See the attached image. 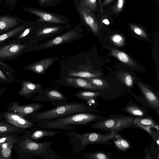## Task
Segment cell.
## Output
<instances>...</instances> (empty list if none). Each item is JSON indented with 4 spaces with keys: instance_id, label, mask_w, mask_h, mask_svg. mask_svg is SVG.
Masks as SVG:
<instances>
[{
    "instance_id": "cell-1",
    "label": "cell",
    "mask_w": 159,
    "mask_h": 159,
    "mask_svg": "<svg viewBox=\"0 0 159 159\" xmlns=\"http://www.w3.org/2000/svg\"><path fill=\"white\" fill-rule=\"evenodd\" d=\"M53 143L52 141L43 142L33 141L24 134L20 136L13 148L18 156V159H34L33 156L44 159H55L59 156L50 148Z\"/></svg>"
},
{
    "instance_id": "cell-2",
    "label": "cell",
    "mask_w": 159,
    "mask_h": 159,
    "mask_svg": "<svg viewBox=\"0 0 159 159\" xmlns=\"http://www.w3.org/2000/svg\"><path fill=\"white\" fill-rule=\"evenodd\" d=\"M104 117L93 112L78 113L52 120L35 122L38 126L46 129L72 131L76 127L72 125L85 126Z\"/></svg>"
},
{
    "instance_id": "cell-3",
    "label": "cell",
    "mask_w": 159,
    "mask_h": 159,
    "mask_svg": "<svg viewBox=\"0 0 159 159\" xmlns=\"http://www.w3.org/2000/svg\"><path fill=\"white\" fill-rule=\"evenodd\" d=\"M93 107L87 103L70 102L50 110L38 111L25 118L35 123L41 120H52L82 112H93Z\"/></svg>"
},
{
    "instance_id": "cell-4",
    "label": "cell",
    "mask_w": 159,
    "mask_h": 159,
    "mask_svg": "<svg viewBox=\"0 0 159 159\" xmlns=\"http://www.w3.org/2000/svg\"><path fill=\"white\" fill-rule=\"evenodd\" d=\"M61 134L69 136L71 144V149L75 152L82 151L90 145L111 144L112 143L110 141L113 140L115 137L114 134L111 133L101 134L95 132H86L80 134L70 131Z\"/></svg>"
},
{
    "instance_id": "cell-5",
    "label": "cell",
    "mask_w": 159,
    "mask_h": 159,
    "mask_svg": "<svg viewBox=\"0 0 159 159\" xmlns=\"http://www.w3.org/2000/svg\"><path fill=\"white\" fill-rule=\"evenodd\" d=\"M134 118L131 116L112 115L94 122L91 127L93 129L109 131L116 134L134 124Z\"/></svg>"
},
{
    "instance_id": "cell-6",
    "label": "cell",
    "mask_w": 159,
    "mask_h": 159,
    "mask_svg": "<svg viewBox=\"0 0 159 159\" xmlns=\"http://www.w3.org/2000/svg\"><path fill=\"white\" fill-rule=\"evenodd\" d=\"M36 23L33 34L26 41L28 43L34 44L40 38L56 35L70 26V25H64L44 22Z\"/></svg>"
},
{
    "instance_id": "cell-7",
    "label": "cell",
    "mask_w": 159,
    "mask_h": 159,
    "mask_svg": "<svg viewBox=\"0 0 159 159\" xmlns=\"http://www.w3.org/2000/svg\"><path fill=\"white\" fill-rule=\"evenodd\" d=\"M35 46L27 42L7 44L0 47V60H14L26 52L33 51Z\"/></svg>"
},
{
    "instance_id": "cell-8",
    "label": "cell",
    "mask_w": 159,
    "mask_h": 159,
    "mask_svg": "<svg viewBox=\"0 0 159 159\" xmlns=\"http://www.w3.org/2000/svg\"><path fill=\"white\" fill-rule=\"evenodd\" d=\"M23 9L37 16L35 22H44L64 25H70L68 18L62 15L44 10L34 7H24Z\"/></svg>"
},
{
    "instance_id": "cell-9",
    "label": "cell",
    "mask_w": 159,
    "mask_h": 159,
    "mask_svg": "<svg viewBox=\"0 0 159 159\" xmlns=\"http://www.w3.org/2000/svg\"><path fill=\"white\" fill-rule=\"evenodd\" d=\"M68 98L59 90L47 89L42 90L39 94L32 98L31 101L50 102L56 107L68 103Z\"/></svg>"
},
{
    "instance_id": "cell-10",
    "label": "cell",
    "mask_w": 159,
    "mask_h": 159,
    "mask_svg": "<svg viewBox=\"0 0 159 159\" xmlns=\"http://www.w3.org/2000/svg\"><path fill=\"white\" fill-rule=\"evenodd\" d=\"M1 112L4 120L21 129L25 130L38 126L36 123L26 119L18 113L7 111Z\"/></svg>"
},
{
    "instance_id": "cell-11",
    "label": "cell",
    "mask_w": 159,
    "mask_h": 159,
    "mask_svg": "<svg viewBox=\"0 0 159 159\" xmlns=\"http://www.w3.org/2000/svg\"><path fill=\"white\" fill-rule=\"evenodd\" d=\"M20 136L5 134L0 136V159H11L13 149Z\"/></svg>"
},
{
    "instance_id": "cell-12",
    "label": "cell",
    "mask_w": 159,
    "mask_h": 159,
    "mask_svg": "<svg viewBox=\"0 0 159 159\" xmlns=\"http://www.w3.org/2000/svg\"><path fill=\"white\" fill-rule=\"evenodd\" d=\"M43 105L38 103H32L20 105L18 101L10 103L8 106L7 111L18 113L25 118L33 113L39 111Z\"/></svg>"
},
{
    "instance_id": "cell-13",
    "label": "cell",
    "mask_w": 159,
    "mask_h": 159,
    "mask_svg": "<svg viewBox=\"0 0 159 159\" xmlns=\"http://www.w3.org/2000/svg\"><path fill=\"white\" fill-rule=\"evenodd\" d=\"M77 11L81 20L95 33H98V25L97 20L80 0L77 6Z\"/></svg>"
},
{
    "instance_id": "cell-14",
    "label": "cell",
    "mask_w": 159,
    "mask_h": 159,
    "mask_svg": "<svg viewBox=\"0 0 159 159\" xmlns=\"http://www.w3.org/2000/svg\"><path fill=\"white\" fill-rule=\"evenodd\" d=\"M82 29L76 27L68 30L65 33L61 34L44 43L43 48H48L57 46L70 41L78 36L82 33Z\"/></svg>"
},
{
    "instance_id": "cell-15",
    "label": "cell",
    "mask_w": 159,
    "mask_h": 159,
    "mask_svg": "<svg viewBox=\"0 0 159 159\" xmlns=\"http://www.w3.org/2000/svg\"><path fill=\"white\" fill-rule=\"evenodd\" d=\"M21 87L18 94L25 99L30 98L37 93H40L43 87L42 85L39 84L33 83L27 80L21 82Z\"/></svg>"
},
{
    "instance_id": "cell-16",
    "label": "cell",
    "mask_w": 159,
    "mask_h": 159,
    "mask_svg": "<svg viewBox=\"0 0 159 159\" xmlns=\"http://www.w3.org/2000/svg\"><path fill=\"white\" fill-rule=\"evenodd\" d=\"M25 134L31 140L39 142V140L43 138L53 137L61 132L56 130H48L38 126H34L30 130H26Z\"/></svg>"
},
{
    "instance_id": "cell-17",
    "label": "cell",
    "mask_w": 159,
    "mask_h": 159,
    "mask_svg": "<svg viewBox=\"0 0 159 159\" xmlns=\"http://www.w3.org/2000/svg\"><path fill=\"white\" fill-rule=\"evenodd\" d=\"M25 21L16 16H0V34L12 30Z\"/></svg>"
},
{
    "instance_id": "cell-18",
    "label": "cell",
    "mask_w": 159,
    "mask_h": 159,
    "mask_svg": "<svg viewBox=\"0 0 159 159\" xmlns=\"http://www.w3.org/2000/svg\"><path fill=\"white\" fill-rule=\"evenodd\" d=\"M53 61V59L51 58L44 59L25 66L23 70H31L38 74H43Z\"/></svg>"
},
{
    "instance_id": "cell-19",
    "label": "cell",
    "mask_w": 159,
    "mask_h": 159,
    "mask_svg": "<svg viewBox=\"0 0 159 159\" xmlns=\"http://www.w3.org/2000/svg\"><path fill=\"white\" fill-rule=\"evenodd\" d=\"M36 23L35 21H30V24L24 30L16 37L8 41L6 44L26 42L33 34Z\"/></svg>"
},
{
    "instance_id": "cell-20",
    "label": "cell",
    "mask_w": 159,
    "mask_h": 159,
    "mask_svg": "<svg viewBox=\"0 0 159 159\" xmlns=\"http://www.w3.org/2000/svg\"><path fill=\"white\" fill-rule=\"evenodd\" d=\"M138 85L143 94L147 103L157 111L159 114V99L158 97L152 90L140 83Z\"/></svg>"
},
{
    "instance_id": "cell-21",
    "label": "cell",
    "mask_w": 159,
    "mask_h": 159,
    "mask_svg": "<svg viewBox=\"0 0 159 159\" xmlns=\"http://www.w3.org/2000/svg\"><path fill=\"white\" fill-rule=\"evenodd\" d=\"M30 22L25 21L12 30L0 34V47L6 44L8 41L16 37L28 26Z\"/></svg>"
},
{
    "instance_id": "cell-22",
    "label": "cell",
    "mask_w": 159,
    "mask_h": 159,
    "mask_svg": "<svg viewBox=\"0 0 159 159\" xmlns=\"http://www.w3.org/2000/svg\"><path fill=\"white\" fill-rule=\"evenodd\" d=\"M66 82L68 86L77 88L91 90L101 89L94 85L87 79L81 78H67Z\"/></svg>"
},
{
    "instance_id": "cell-23",
    "label": "cell",
    "mask_w": 159,
    "mask_h": 159,
    "mask_svg": "<svg viewBox=\"0 0 159 159\" xmlns=\"http://www.w3.org/2000/svg\"><path fill=\"white\" fill-rule=\"evenodd\" d=\"M134 124L146 130L150 134H152L150 128L157 125L154 120L150 116L134 117Z\"/></svg>"
},
{
    "instance_id": "cell-24",
    "label": "cell",
    "mask_w": 159,
    "mask_h": 159,
    "mask_svg": "<svg viewBox=\"0 0 159 159\" xmlns=\"http://www.w3.org/2000/svg\"><path fill=\"white\" fill-rule=\"evenodd\" d=\"M25 130L15 126L3 120L0 121V136L5 134H16L24 132Z\"/></svg>"
},
{
    "instance_id": "cell-25",
    "label": "cell",
    "mask_w": 159,
    "mask_h": 159,
    "mask_svg": "<svg viewBox=\"0 0 159 159\" xmlns=\"http://www.w3.org/2000/svg\"><path fill=\"white\" fill-rule=\"evenodd\" d=\"M122 110L128 114L137 117L149 116L146 114V111L142 107L129 102Z\"/></svg>"
},
{
    "instance_id": "cell-26",
    "label": "cell",
    "mask_w": 159,
    "mask_h": 159,
    "mask_svg": "<svg viewBox=\"0 0 159 159\" xmlns=\"http://www.w3.org/2000/svg\"><path fill=\"white\" fill-rule=\"evenodd\" d=\"M110 54L113 56L123 63L130 66L136 67L137 65L134 61L127 54L123 52L115 49H112Z\"/></svg>"
},
{
    "instance_id": "cell-27",
    "label": "cell",
    "mask_w": 159,
    "mask_h": 159,
    "mask_svg": "<svg viewBox=\"0 0 159 159\" xmlns=\"http://www.w3.org/2000/svg\"><path fill=\"white\" fill-rule=\"evenodd\" d=\"M115 137L113 140L117 148L122 151H126L132 147L129 141L117 134H114Z\"/></svg>"
},
{
    "instance_id": "cell-28",
    "label": "cell",
    "mask_w": 159,
    "mask_h": 159,
    "mask_svg": "<svg viewBox=\"0 0 159 159\" xmlns=\"http://www.w3.org/2000/svg\"><path fill=\"white\" fill-rule=\"evenodd\" d=\"M19 81L20 80L15 77L13 74L7 71L0 66V83L9 84Z\"/></svg>"
},
{
    "instance_id": "cell-29",
    "label": "cell",
    "mask_w": 159,
    "mask_h": 159,
    "mask_svg": "<svg viewBox=\"0 0 159 159\" xmlns=\"http://www.w3.org/2000/svg\"><path fill=\"white\" fill-rule=\"evenodd\" d=\"M101 93L84 90H80L75 93L71 96H75L84 101H88L94 99L98 97Z\"/></svg>"
},
{
    "instance_id": "cell-30",
    "label": "cell",
    "mask_w": 159,
    "mask_h": 159,
    "mask_svg": "<svg viewBox=\"0 0 159 159\" xmlns=\"http://www.w3.org/2000/svg\"><path fill=\"white\" fill-rule=\"evenodd\" d=\"M84 157L88 159H111L109 154L103 151L85 153H83Z\"/></svg>"
},
{
    "instance_id": "cell-31",
    "label": "cell",
    "mask_w": 159,
    "mask_h": 159,
    "mask_svg": "<svg viewBox=\"0 0 159 159\" xmlns=\"http://www.w3.org/2000/svg\"><path fill=\"white\" fill-rule=\"evenodd\" d=\"M68 76L85 78L97 77L98 76L97 74L84 71L71 72L69 74Z\"/></svg>"
},
{
    "instance_id": "cell-32",
    "label": "cell",
    "mask_w": 159,
    "mask_h": 159,
    "mask_svg": "<svg viewBox=\"0 0 159 159\" xmlns=\"http://www.w3.org/2000/svg\"><path fill=\"white\" fill-rule=\"evenodd\" d=\"M112 42L116 45L118 46H122L124 44V39L121 35L119 34H115L111 37Z\"/></svg>"
},
{
    "instance_id": "cell-33",
    "label": "cell",
    "mask_w": 159,
    "mask_h": 159,
    "mask_svg": "<svg viewBox=\"0 0 159 159\" xmlns=\"http://www.w3.org/2000/svg\"><path fill=\"white\" fill-rule=\"evenodd\" d=\"M61 0H38L39 5L44 7H48L56 5Z\"/></svg>"
},
{
    "instance_id": "cell-34",
    "label": "cell",
    "mask_w": 159,
    "mask_h": 159,
    "mask_svg": "<svg viewBox=\"0 0 159 159\" xmlns=\"http://www.w3.org/2000/svg\"><path fill=\"white\" fill-rule=\"evenodd\" d=\"M85 6L90 11H94L97 9V0H81Z\"/></svg>"
},
{
    "instance_id": "cell-35",
    "label": "cell",
    "mask_w": 159,
    "mask_h": 159,
    "mask_svg": "<svg viewBox=\"0 0 159 159\" xmlns=\"http://www.w3.org/2000/svg\"><path fill=\"white\" fill-rule=\"evenodd\" d=\"M130 27L132 30L136 34L143 38L147 37V35L146 33L140 27L132 24L130 25Z\"/></svg>"
},
{
    "instance_id": "cell-36",
    "label": "cell",
    "mask_w": 159,
    "mask_h": 159,
    "mask_svg": "<svg viewBox=\"0 0 159 159\" xmlns=\"http://www.w3.org/2000/svg\"><path fill=\"white\" fill-rule=\"evenodd\" d=\"M93 78H86V79L95 86L101 89L104 86V83L103 81L100 79Z\"/></svg>"
},
{
    "instance_id": "cell-37",
    "label": "cell",
    "mask_w": 159,
    "mask_h": 159,
    "mask_svg": "<svg viewBox=\"0 0 159 159\" xmlns=\"http://www.w3.org/2000/svg\"><path fill=\"white\" fill-rule=\"evenodd\" d=\"M125 2V0H118L116 4L113 7L114 12L118 13L120 12L123 7Z\"/></svg>"
},
{
    "instance_id": "cell-38",
    "label": "cell",
    "mask_w": 159,
    "mask_h": 159,
    "mask_svg": "<svg viewBox=\"0 0 159 159\" xmlns=\"http://www.w3.org/2000/svg\"><path fill=\"white\" fill-rule=\"evenodd\" d=\"M123 80L124 83L128 87H132L133 84V81L131 76L126 73L123 77Z\"/></svg>"
},
{
    "instance_id": "cell-39",
    "label": "cell",
    "mask_w": 159,
    "mask_h": 159,
    "mask_svg": "<svg viewBox=\"0 0 159 159\" xmlns=\"http://www.w3.org/2000/svg\"><path fill=\"white\" fill-rule=\"evenodd\" d=\"M0 66L5 70L13 74L15 72L14 70L11 66L4 62L3 61L0 60Z\"/></svg>"
},
{
    "instance_id": "cell-40",
    "label": "cell",
    "mask_w": 159,
    "mask_h": 159,
    "mask_svg": "<svg viewBox=\"0 0 159 159\" xmlns=\"http://www.w3.org/2000/svg\"><path fill=\"white\" fill-rule=\"evenodd\" d=\"M18 0H4L6 4L8 6L11 11L15 8Z\"/></svg>"
},
{
    "instance_id": "cell-41",
    "label": "cell",
    "mask_w": 159,
    "mask_h": 159,
    "mask_svg": "<svg viewBox=\"0 0 159 159\" xmlns=\"http://www.w3.org/2000/svg\"><path fill=\"white\" fill-rule=\"evenodd\" d=\"M113 0H104L102 3V6H105Z\"/></svg>"
},
{
    "instance_id": "cell-42",
    "label": "cell",
    "mask_w": 159,
    "mask_h": 159,
    "mask_svg": "<svg viewBox=\"0 0 159 159\" xmlns=\"http://www.w3.org/2000/svg\"><path fill=\"white\" fill-rule=\"evenodd\" d=\"M6 89V87H2L0 88V96H1L5 92Z\"/></svg>"
},
{
    "instance_id": "cell-43",
    "label": "cell",
    "mask_w": 159,
    "mask_h": 159,
    "mask_svg": "<svg viewBox=\"0 0 159 159\" xmlns=\"http://www.w3.org/2000/svg\"><path fill=\"white\" fill-rule=\"evenodd\" d=\"M102 22L104 23L107 25H108L110 23L108 20L106 19H104L103 20Z\"/></svg>"
},
{
    "instance_id": "cell-44",
    "label": "cell",
    "mask_w": 159,
    "mask_h": 159,
    "mask_svg": "<svg viewBox=\"0 0 159 159\" xmlns=\"http://www.w3.org/2000/svg\"><path fill=\"white\" fill-rule=\"evenodd\" d=\"M3 119V118L1 112H0V121L2 120Z\"/></svg>"
},
{
    "instance_id": "cell-45",
    "label": "cell",
    "mask_w": 159,
    "mask_h": 159,
    "mask_svg": "<svg viewBox=\"0 0 159 159\" xmlns=\"http://www.w3.org/2000/svg\"><path fill=\"white\" fill-rule=\"evenodd\" d=\"M2 4V0H0V6Z\"/></svg>"
}]
</instances>
